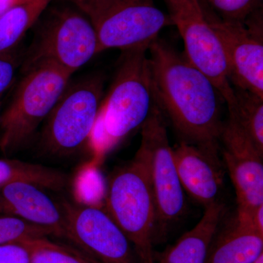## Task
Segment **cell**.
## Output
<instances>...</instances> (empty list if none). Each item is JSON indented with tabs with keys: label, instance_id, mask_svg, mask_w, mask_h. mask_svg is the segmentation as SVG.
<instances>
[{
	"label": "cell",
	"instance_id": "cell-7",
	"mask_svg": "<svg viewBox=\"0 0 263 263\" xmlns=\"http://www.w3.org/2000/svg\"><path fill=\"white\" fill-rule=\"evenodd\" d=\"M99 52L94 24L75 6L53 8L41 26L27 67L51 62L74 72Z\"/></svg>",
	"mask_w": 263,
	"mask_h": 263
},
{
	"label": "cell",
	"instance_id": "cell-21",
	"mask_svg": "<svg viewBox=\"0 0 263 263\" xmlns=\"http://www.w3.org/2000/svg\"><path fill=\"white\" fill-rule=\"evenodd\" d=\"M53 235L46 228L9 215L0 216V246L19 243L29 238Z\"/></svg>",
	"mask_w": 263,
	"mask_h": 263
},
{
	"label": "cell",
	"instance_id": "cell-9",
	"mask_svg": "<svg viewBox=\"0 0 263 263\" xmlns=\"http://www.w3.org/2000/svg\"><path fill=\"white\" fill-rule=\"evenodd\" d=\"M63 238L100 263H136L130 242L117 223L97 205L62 199Z\"/></svg>",
	"mask_w": 263,
	"mask_h": 263
},
{
	"label": "cell",
	"instance_id": "cell-14",
	"mask_svg": "<svg viewBox=\"0 0 263 263\" xmlns=\"http://www.w3.org/2000/svg\"><path fill=\"white\" fill-rule=\"evenodd\" d=\"M43 189L27 181L8 183L0 188V213L42 227L63 238L64 218L57 202Z\"/></svg>",
	"mask_w": 263,
	"mask_h": 263
},
{
	"label": "cell",
	"instance_id": "cell-15",
	"mask_svg": "<svg viewBox=\"0 0 263 263\" xmlns=\"http://www.w3.org/2000/svg\"><path fill=\"white\" fill-rule=\"evenodd\" d=\"M224 212L226 205L219 200L205 207L196 226L167 249L156 263H205Z\"/></svg>",
	"mask_w": 263,
	"mask_h": 263
},
{
	"label": "cell",
	"instance_id": "cell-23",
	"mask_svg": "<svg viewBox=\"0 0 263 263\" xmlns=\"http://www.w3.org/2000/svg\"><path fill=\"white\" fill-rule=\"evenodd\" d=\"M121 0H72L76 8L90 19L92 24L99 20Z\"/></svg>",
	"mask_w": 263,
	"mask_h": 263
},
{
	"label": "cell",
	"instance_id": "cell-18",
	"mask_svg": "<svg viewBox=\"0 0 263 263\" xmlns=\"http://www.w3.org/2000/svg\"><path fill=\"white\" fill-rule=\"evenodd\" d=\"M69 176L60 170L24 161L0 159V188L23 181L42 189L62 191L69 184Z\"/></svg>",
	"mask_w": 263,
	"mask_h": 263
},
{
	"label": "cell",
	"instance_id": "cell-22",
	"mask_svg": "<svg viewBox=\"0 0 263 263\" xmlns=\"http://www.w3.org/2000/svg\"><path fill=\"white\" fill-rule=\"evenodd\" d=\"M202 4L219 18L231 22H245L260 9V0H200Z\"/></svg>",
	"mask_w": 263,
	"mask_h": 263
},
{
	"label": "cell",
	"instance_id": "cell-27",
	"mask_svg": "<svg viewBox=\"0 0 263 263\" xmlns=\"http://www.w3.org/2000/svg\"><path fill=\"white\" fill-rule=\"evenodd\" d=\"M253 263H263V254L259 256L258 258L256 259V261H254Z\"/></svg>",
	"mask_w": 263,
	"mask_h": 263
},
{
	"label": "cell",
	"instance_id": "cell-6",
	"mask_svg": "<svg viewBox=\"0 0 263 263\" xmlns=\"http://www.w3.org/2000/svg\"><path fill=\"white\" fill-rule=\"evenodd\" d=\"M141 129L140 146L148 157L155 202V241H162L167 237L170 228L184 213V191L175 165L164 116L156 102Z\"/></svg>",
	"mask_w": 263,
	"mask_h": 263
},
{
	"label": "cell",
	"instance_id": "cell-16",
	"mask_svg": "<svg viewBox=\"0 0 263 263\" xmlns=\"http://www.w3.org/2000/svg\"><path fill=\"white\" fill-rule=\"evenodd\" d=\"M263 254V235L235 219L216 234L205 263H253Z\"/></svg>",
	"mask_w": 263,
	"mask_h": 263
},
{
	"label": "cell",
	"instance_id": "cell-8",
	"mask_svg": "<svg viewBox=\"0 0 263 263\" xmlns=\"http://www.w3.org/2000/svg\"><path fill=\"white\" fill-rule=\"evenodd\" d=\"M203 7L208 22L220 44L232 86L263 98V23L260 9L245 22H231L219 18Z\"/></svg>",
	"mask_w": 263,
	"mask_h": 263
},
{
	"label": "cell",
	"instance_id": "cell-20",
	"mask_svg": "<svg viewBox=\"0 0 263 263\" xmlns=\"http://www.w3.org/2000/svg\"><path fill=\"white\" fill-rule=\"evenodd\" d=\"M30 256L31 263H100L75 247L56 243L47 237L21 242Z\"/></svg>",
	"mask_w": 263,
	"mask_h": 263
},
{
	"label": "cell",
	"instance_id": "cell-19",
	"mask_svg": "<svg viewBox=\"0 0 263 263\" xmlns=\"http://www.w3.org/2000/svg\"><path fill=\"white\" fill-rule=\"evenodd\" d=\"M234 89V103L228 106L229 116L235 118L241 129L263 155V98L245 91Z\"/></svg>",
	"mask_w": 263,
	"mask_h": 263
},
{
	"label": "cell",
	"instance_id": "cell-13",
	"mask_svg": "<svg viewBox=\"0 0 263 263\" xmlns=\"http://www.w3.org/2000/svg\"><path fill=\"white\" fill-rule=\"evenodd\" d=\"M173 156L183 191L205 208L219 201L224 181L219 157L182 141L173 148Z\"/></svg>",
	"mask_w": 263,
	"mask_h": 263
},
{
	"label": "cell",
	"instance_id": "cell-5",
	"mask_svg": "<svg viewBox=\"0 0 263 263\" xmlns=\"http://www.w3.org/2000/svg\"><path fill=\"white\" fill-rule=\"evenodd\" d=\"M103 95L100 77L88 78L67 86L46 119L41 141L48 154L72 155L89 141Z\"/></svg>",
	"mask_w": 263,
	"mask_h": 263
},
{
	"label": "cell",
	"instance_id": "cell-26",
	"mask_svg": "<svg viewBox=\"0 0 263 263\" xmlns=\"http://www.w3.org/2000/svg\"><path fill=\"white\" fill-rule=\"evenodd\" d=\"M25 1L26 0H0V15L4 14L8 10Z\"/></svg>",
	"mask_w": 263,
	"mask_h": 263
},
{
	"label": "cell",
	"instance_id": "cell-3",
	"mask_svg": "<svg viewBox=\"0 0 263 263\" xmlns=\"http://www.w3.org/2000/svg\"><path fill=\"white\" fill-rule=\"evenodd\" d=\"M105 209L130 242L141 263H156V208L146 151L140 146L109 178Z\"/></svg>",
	"mask_w": 263,
	"mask_h": 263
},
{
	"label": "cell",
	"instance_id": "cell-11",
	"mask_svg": "<svg viewBox=\"0 0 263 263\" xmlns=\"http://www.w3.org/2000/svg\"><path fill=\"white\" fill-rule=\"evenodd\" d=\"M172 25L168 13L153 0H121L95 25L99 52L149 48L161 31Z\"/></svg>",
	"mask_w": 263,
	"mask_h": 263
},
{
	"label": "cell",
	"instance_id": "cell-2",
	"mask_svg": "<svg viewBox=\"0 0 263 263\" xmlns=\"http://www.w3.org/2000/svg\"><path fill=\"white\" fill-rule=\"evenodd\" d=\"M148 50L141 47L122 51L89 140L98 158L141 128L155 105Z\"/></svg>",
	"mask_w": 263,
	"mask_h": 263
},
{
	"label": "cell",
	"instance_id": "cell-25",
	"mask_svg": "<svg viewBox=\"0 0 263 263\" xmlns=\"http://www.w3.org/2000/svg\"><path fill=\"white\" fill-rule=\"evenodd\" d=\"M0 263H31L30 256L21 243L0 246Z\"/></svg>",
	"mask_w": 263,
	"mask_h": 263
},
{
	"label": "cell",
	"instance_id": "cell-4",
	"mask_svg": "<svg viewBox=\"0 0 263 263\" xmlns=\"http://www.w3.org/2000/svg\"><path fill=\"white\" fill-rule=\"evenodd\" d=\"M26 70L9 105L0 114V151L5 155L15 153L34 136L73 74L51 62H38Z\"/></svg>",
	"mask_w": 263,
	"mask_h": 263
},
{
	"label": "cell",
	"instance_id": "cell-1",
	"mask_svg": "<svg viewBox=\"0 0 263 263\" xmlns=\"http://www.w3.org/2000/svg\"><path fill=\"white\" fill-rule=\"evenodd\" d=\"M155 102L183 138L219 157L220 93L212 81L181 53L160 38L148 50Z\"/></svg>",
	"mask_w": 263,
	"mask_h": 263
},
{
	"label": "cell",
	"instance_id": "cell-12",
	"mask_svg": "<svg viewBox=\"0 0 263 263\" xmlns=\"http://www.w3.org/2000/svg\"><path fill=\"white\" fill-rule=\"evenodd\" d=\"M220 140L223 161L236 195L237 215H247L263 204V155L231 116Z\"/></svg>",
	"mask_w": 263,
	"mask_h": 263
},
{
	"label": "cell",
	"instance_id": "cell-24",
	"mask_svg": "<svg viewBox=\"0 0 263 263\" xmlns=\"http://www.w3.org/2000/svg\"><path fill=\"white\" fill-rule=\"evenodd\" d=\"M15 70V62L10 55L0 56V109L3 96L14 81Z\"/></svg>",
	"mask_w": 263,
	"mask_h": 263
},
{
	"label": "cell",
	"instance_id": "cell-17",
	"mask_svg": "<svg viewBox=\"0 0 263 263\" xmlns=\"http://www.w3.org/2000/svg\"><path fill=\"white\" fill-rule=\"evenodd\" d=\"M53 0H26L0 15V56L10 55Z\"/></svg>",
	"mask_w": 263,
	"mask_h": 263
},
{
	"label": "cell",
	"instance_id": "cell-10",
	"mask_svg": "<svg viewBox=\"0 0 263 263\" xmlns=\"http://www.w3.org/2000/svg\"><path fill=\"white\" fill-rule=\"evenodd\" d=\"M173 25L184 43L190 61L212 81L227 105L234 102L220 44L211 27L200 0H165Z\"/></svg>",
	"mask_w": 263,
	"mask_h": 263
}]
</instances>
